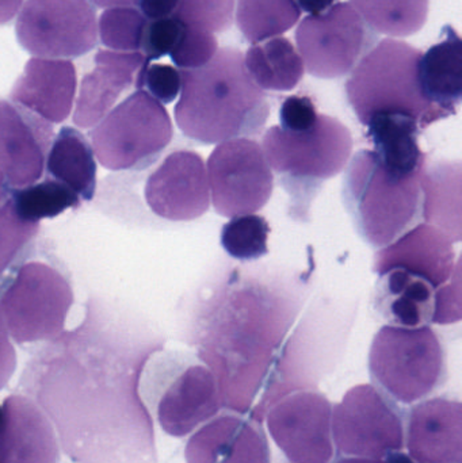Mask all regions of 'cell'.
Wrapping results in <instances>:
<instances>
[{
  "label": "cell",
  "mask_w": 462,
  "mask_h": 463,
  "mask_svg": "<svg viewBox=\"0 0 462 463\" xmlns=\"http://www.w3.org/2000/svg\"><path fill=\"white\" fill-rule=\"evenodd\" d=\"M140 367L114 354L52 356L27 367L19 393L48 416L70 461L156 463Z\"/></svg>",
  "instance_id": "6da1fadb"
},
{
  "label": "cell",
  "mask_w": 462,
  "mask_h": 463,
  "mask_svg": "<svg viewBox=\"0 0 462 463\" xmlns=\"http://www.w3.org/2000/svg\"><path fill=\"white\" fill-rule=\"evenodd\" d=\"M175 121L186 137L222 144L259 133L270 114L266 94L252 80L239 49H219L208 64L182 70Z\"/></svg>",
  "instance_id": "7a4b0ae2"
},
{
  "label": "cell",
  "mask_w": 462,
  "mask_h": 463,
  "mask_svg": "<svg viewBox=\"0 0 462 463\" xmlns=\"http://www.w3.org/2000/svg\"><path fill=\"white\" fill-rule=\"evenodd\" d=\"M423 176L396 175L369 149L353 156L342 194L358 233L369 245L387 247L420 224Z\"/></svg>",
  "instance_id": "3957f363"
},
{
  "label": "cell",
  "mask_w": 462,
  "mask_h": 463,
  "mask_svg": "<svg viewBox=\"0 0 462 463\" xmlns=\"http://www.w3.org/2000/svg\"><path fill=\"white\" fill-rule=\"evenodd\" d=\"M422 52L403 41L385 38L374 45L352 71L346 95L361 124L377 113H401L426 128L439 121L420 91Z\"/></svg>",
  "instance_id": "277c9868"
},
{
  "label": "cell",
  "mask_w": 462,
  "mask_h": 463,
  "mask_svg": "<svg viewBox=\"0 0 462 463\" xmlns=\"http://www.w3.org/2000/svg\"><path fill=\"white\" fill-rule=\"evenodd\" d=\"M374 383L395 402L412 404L433 393L447 374L444 348L429 326H385L369 354Z\"/></svg>",
  "instance_id": "5b68a950"
},
{
  "label": "cell",
  "mask_w": 462,
  "mask_h": 463,
  "mask_svg": "<svg viewBox=\"0 0 462 463\" xmlns=\"http://www.w3.org/2000/svg\"><path fill=\"white\" fill-rule=\"evenodd\" d=\"M263 152L270 168L282 176L287 192H306L339 175L353 152L350 130L334 117L319 114L316 124L304 132L271 127L263 136Z\"/></svg>",
  "instance_id": "8992f818"
},
{
  "label": "cell",
  "mask_w": 462,
  "mask_h": 463,
  "mask_svg": "<svg viewBox=\"0 0 462 463\" xmlns=\"http://www.w3.org/2000/svg\"><path fill=\"white\" fill-rule=\"evenodd\" d=\"M173 136V122L165 106L137 90L92 128L91 146L106 170H136L155 162Z\"/></svg>",
  "instance_id": "52a82bcc"
},
{
  "label": "cell",
  "mask_w": 462,
  "mask_h": 463,
  "mask_svg": "<svg viewBox=\"0 0 462 463\" xmlns=\"http://www.w3.org/2000/svg\"><path fill=\"white\" fill-rule=\"evenodd\" d=\"M72 305L71 283L42 261L24 264L0 298L8 334L18 345L61 334Z\"/></svg>",
  "instance_id": "ba28073f"
},
{
  "label": "cell",
  "mask_w": 462,
  "mask_h": 463,
  "mask_svg": "<svg viewBox=\"0 0 462 463\" xmlns=\"http://www.w3.org/2000/svg\"><path fill=\"white\" fill-rule=\"evenodd\" d=\"M15 33L19 45L34 57L76 59L97 46V13L90 0H27Z\"/></svg>",
  "instance_id": "9c48e42d"
},
{
  "label": "cell",
  "mask_w": 462,
  "mask_h": 463,
  "mask_svg": "<svg viewBox=\"0 0 462 463\" xmlns=\"http://www.w3.org/2000/svg\"><path fill=\"white\" fill-rule=\"evenodd\" d=\"M371 30L352 3L339 2L325 13L306 16L296 32L304 67L315 78L347 75L373 48Z\"/></svg>",
  "instance_id": "30bf717a"
},
{
  "label": "cell",
  "mask_w": 462,
  "mask_h": 463,
  "mask_svg": "<svg viewBox=\"0 0 462 463\" xmlns=\"http://www.w3.org/2000/svg\"><path fill=\"white\" fill-rule=\"evenodd\" d=\"M211 201L228 219L257 213L270 201L274 178L257 141L233 138L219 144L208 159Z\"/></svg>",
  "instance_id": "8fae6325"
},
{
  "label": "cell",
  "mask_w": 462,
  "mask_h": 463,
  "mask_svg": "<svg viewBox=\"0 0 462 463\" xmlns=\"http://www.w3.org/2000/svg\"><path fill=\"white\" fill-rule=\"evenodd\" d=\"M339 453L382 459L404 448L401 413L374 386L358 385L344 394L331 419Z\"/></svg>",
  "instance_id": "7c38bea8"
},
{
  "label": "cell",
  "mask_w": 462,
  "mask_h": 463,
  "mask_svg": "<svg viewBox=\"0 0 462 463\" xmlns=\"http://www.w3.org/2000/svg\"><path fill=\"white\" fill-rule=\"evenodd\" d=\"M333 408L316 392L279 400L268 415L270 437L290 463H330L334 457Z\"/></svg>",
  "instance_id": "4fadbf2b"
},
{
  "label": "cell",
  "mask_w": 462,
  "mask_h": 463,
  "mask_svg": "<svg viewBox=\"0 0 462 463\" xmlns=\"http://www.w3.org/2000/svg\"><path fill=\"white\" fill-rule=\"evenodd\" d=\"M146 205L160 219L193 222L209 211L211 190L203 157L194 151L168 155L146 184Z\"/></svg>",
  "instance_id": "5bb4252c"
},
{
  "label": "cell",
  "mask_w": 462,
  "mask_h": 463,
  "mask_svg": "<svg viewBox=\"0 0 462 463\" xmlns=\"http://www.w3.org/2000/svg\"><path fill=\"white\" fill-rule=\"evenodd\" d=\"M53 125L13 100L0 99V171L15 189L40 181Z\"/></svg>",
  "instance_id": "9a60e30c"
},
{
  "label": "cell",
  "mask_w": 462,
  "mask_h": 463,
  "mask_svg": "<svg viewBox=\"0 0 462 463\" xmlns=\"http://www.w3.org/2000/svg\"><path fill=\"white\" fill-rule=\"evenodd\" d=\"M95 67L84 75L73 111V124L80 129L97 127L127 90L136 87L141 71L149 64L141 52L100 49Z\"/></svg>",
  "instance_id": "2e32d148"
},
{
  "label": "cell",
  "mask_w": 462,
  "mask_h": 463,
  "mask_svg": "<svg viewBox=\"0 0 462 463\" xmlns=\"http://www.w3.org/2000/svg\"><path fill=\"white\" fill-rule=\"evenodd\" d=\"M222 402L213 373L201 364L176 375L155 407L160 429L173 438H184L219 413Z\"/></svg>",
  "instance_id": "e0dca14e"
},
{
  "label": "cell",
  "mask_w": 462,
  "mask_h": 463,
  "mask_svg": "<svg viewBox=\"0 0 462 463\" xmlns=\"http://www.w3.org/2000/svg\"><path fill=\"white\" fill-rule=\"evenodd\" d=\"M455 259L453 240L445 232L434 225L418 224L377 252L373 269L382 275L388 269H404L441 288L461 266V259Z\"/></svg>",
  "instance_id": "ac0fdd59"
},
{
  "label": "cell",
  "mask_w": 462,
  "mask_h": 463,
  "mask_svg": "<svg viewBox=\"0 0 462 463\" xmlns=\"http://www.w3.org/2000/svg\"><path fill=\"white\" fill-rule=\"evenodd\" d=\"M78 76L71 60L33 57L16 79L10 99L49 124H61L72 113Z\"/></svg>",
  "instance_id": "d6986e66"
},
{
  "label": "cell",
  "mask_w": 462,
  "mask_h": 463,
  "mask_svg": "<svg viewBox=\"0 0 462 463\" xmlns=\"http://www.w3.org/2000/svg\"><path fill=\"white\" fill-rule=\"evenodd\" d=\"M0 463H60L61 448L48 416L29 397H5Z\"/></svg>",
  "instance_id": "ffe728a7"
},
{
  "label": "cell",
  "mask_w": 462,
  "mask_h": 463,
  "mask_svg": "<svg viewBox=\"0 0 462 463\" xmlns=\"http://www.w3.org/2000/svg\"><path fill=\"white\" fill-rule=\"evenodd\" d=\"M407 449L418 463H461V402L434 399L414 407L407 427Z\"/></svg>",
  "instance_id": "44dd1931"
},
{
  "label": "cell",
  "mask_w": 462,
  "mask_h": 463,
  "mask_svg": "<svg viewBox=\"0 0 462 463\" xmlns=\"http://www.w3.org/2000/svg\"><path fill=\"white\" fill-rule=\"evenodd\" d=\"M187 463H269V446L255 424L225 415L201 427L184 449Z\"/></svg>",
  "instance_id": "7402d4cb"
},
{
  "label": "cell",
  "mask_w": 462,
  "mask_h": 463,
  "mask_svg": "<svg viewBox=\"0 0 462 463\" xmlns=\"http://www.w3.org/2000/svg\"><path fill=\"white\" fill-rule=\"evenodd\" d=\"M420 91L439 119L453 116L462 97V40L455 27H444L442 40L422 53Z\"/></svg>",
  "instance_id": "603a6c76"
},
{
  "label": "cell",
  "mask_w": 462,
  "mask_h": 463,
  "mask_svg": "<svg viewBox=\"0 0 462 463\" xmlns=\"http://www.w3.org/2000/svg\"><path fill=\"white\" fill-rule=\"evenodd\" d=\"M368 138L382 165L401 176L425 174L426 156L420 146V122L401 113H377L366 122Z\"/></svg>",
  "instance_id": "cb8c5ba5"
},
{
  "label": "cell",
  "mask_w": 462,
  "mask_h": 463,
  "mask_svg": "<svg viewBox=\"0 0 462 463\" xmlns=\"http://www.w3.org/2000/svg\"><path fill=\"white\" fill-rule=\"evenodd\" d=\"M379 277L377 307L391 326L418 328L433 323L439 288L404 269H388Z\"/></svg>",
  "instance_id": "d4e9b609"
},
{
  "label": "cell",
  "mask_w": 462,
  "mask_h": 463,
  "mask_svg": "<svg viewBox=\"0 0 462 463\" xmlns=\"http://www.w3.org/2000/svg\"><path fill=\"white\" fill-rule=\"evenodd\" d=\"M45 168L54 181L61 182L83 201H91L97 190L94 151L75 128L64 127L52 141Z\"/></svg>",
  "instance_id": "484cf974"
},
{
  "label": "cell",
  "mask_w": 462,
  "mask_h": 463,
  "mask_svg": "<svg viewBox=\"0 0 462 463\" xmlns=\"http://www.w3.org/2000/svg\"><path fill=\"white\" fill-rule=\"evenodd\" d=\"M247 72L258 87L268 91H290L303 80L300 53L285 37H274L255 43L244 56Z\"/></svg>",
  "instance_id": "4316f807"
},
{
  "label": "cell",
  "mask_w": 462,
  "mask_h": 463,
  "mask_svg": "<svg viewBox=\"0 0 462 463\" xmlns=\"http://www.w3.org/2000/svg\"><path fill=\"white\" fill-rule=\"evenodd\" d=\"M352 5L374 32L410 37L425 26L430 0H352Z\"/></svg>",
  "instance_id": "83f0119b"
},
{
  "label": "cell",
  "mask_w": 462,
  "mask_h": 463,
  "mask_svg": "<svg viewBox=\"0 0 462 463\" xmlns=\"http://www.w3.org/2000/svg\"><path fill=\"white\" fill-rule=\"evenodd\" d=\"M300 16L296 0H238L236 5V24L254 45L292 29Z\"/></svg>",
  "instance_id": "f1b7e54d"
},
{
  "label": "cell",
  "mask_w": 462,
  "mask_h": 463,
  "mask_svg": "<svg viewBox=\"0 0 462 463\" xmlns=\"http://www.w3.org/2000/svg\"><path fill=\"white\" fill-rule=\"evenodd\" d=\"M457 167L437 168L433 174L423 176V217L436 224L452 240L461 239L460 211L461 178L460 173L453 176Z\"/></svg>",
  "instance_id": "f546056e"
},
{
  "label": "cell",
  "mask_w": 462,
  "mask_h": 463,
  "mask_svg": "<svg viewBox=\"0 0 462 463\" xmlns=\"http://www.w3.org/2000/svg\"><path fill=\"white\" fill-rule=\"evenodd\" d=\"M10 200L22 220L35 224H40L42 220L54 219L70 209L80 206V197L70 187L54 179H46L21 189H14Z\"/></svg>",
  "instance_id": "4dcf8cb0"
},
{
  "label": "cell",
  "mask_w": 462,
  "mask_h": 463,
  "mask_svg": "<svg viewBox=\"0 0 462 463\" xmlns=\"http://www.w3.org/2000/svg\"><path fill=\"white\" fill-rule=\"evenodd\" d=\"M270 227L265 217L244 214L233 217L222 228V248L239 260H257L269 252Z\"/></svg>",
  "instance_id": "1f68e13d"
},
{
  "label": "cell",
  "mask_w": 462,
  "mask_h": 463,
  "mask_svg": "<svg viewBox=\"0 0 462 463\" xmlns=\"http://www.w3.org/2000/svg\"><path fill=\"white\" fill-rule=\"evenodd\" d=\"M146 24L137 7L106 8L98 21V34L110 51L140 52Z\"/></svg>",
  "instance_id": "d6a6232c"
},
{
  "label": "cell",
  "mask_w": 462,
  "mask_h": 463,
  "mask_svg": "<svg viewBox=\"0 0 462 463\" xmlns=\"http://www.w3.org/2000/svg\"><path fill=\"white\" fill-rule=\"evenodd\" d=\"M174 15L184 26L214 34L232 26L235 0H179Z\"/></svg>",
  "instance_id": "836d02e7"
},
{
  "label": "cell",
  "mask_w": 462,
  "mask_h": 463,
  "mask_svg": "<svg viewBox=\"0 0 462 463\" xmlns=\"http://www.w3.org/2000/svg\"><path fill=\"white\" fill-rule=\"evenodd\" d=\"M40 224L27 222L16 214L11 200L0 203V277L37 236Z\"/></svg>",
  "instance_id": "e575fe53"
},
{
  "label": "cell",
  "mask_w": 462,
  "mask_h": 463,
  "mask_svg": "<svg viewBox=\"0 0 462 463\" xmlns=\"http://www.w3.org/2000/svg\"><path fill=\"white\" fill-rule=\"evenodd\" d=\"M217 51L219 43L214 34L184 26V33L170 56L174 64L181 70H195L208 64Z\"/></svg>",
  "instance_id": "d590c367"
},
{
  "label": "cell",
  "mask_w": 462,
  "mask_h": 463,
  "mask_svg": "<svg viewBox=\"0 0 462 463\" xmlns=\"http://www.w3.org/2000/svg\"><path fill=\"white\" fill-rule=\"evenodd\" d=\"M136 89L144 90L157 102L168 105L181 94V71L173 65L149 62L138 75Z\"/></svg>",
  "instance_id": "8d00e7d4"
},
{
  "label": "cell",
  "mask_w": 462,
  "mask_h": 463,
  "mask_svg": "<svg viewBox=\"0 0 462 463\" xmlns=\"http://www.w3.org/2000/svg\"><path fill=\"white\" fill-rule=\"evenodd\" d=\"M184 24L175 15L148 21L144 30L141 53L149 62L167 56L175 48L184 33Z\"/></svg>",
  "instance_id": "74e56055"
},
{
  "label": "cell",
  "mask_w": 462,
  "mask_h": 463,
  "mask_svg": "<svg viewBox=\"0 0 462 463\" xmlns=\"http://www.w3.org/2000/svg\"><path fill=\"white\" fill-rule=\"evenodd\" d=\"M319 118L314 100L304 95H292L282 103L279 110L281 128L289 132L311 129Z\"/></svg>",
  "instance_id": "f35d334b"
},
{
  "label": "cell",
  "mask_w": 462,
  "mask_h": 463,
  "mask_svg": "<svg viewBox=\"0 0 462 463\" xmlns=\"http://www.w3.org/2000/svg\"><path fill=\"white\" fill-rule=\"evenodd\" d=\"M16 366H18L16 351L11 343L10 334H8L5 317L0 310V391L8 385L15 373Z\"/></svg>",
  "instance_id": "ab89813d"
},
{
  "label": "cell",
  "mask_w": 462,
  "mask_h": 463,
  "mask_svg": "<svg viewBox=\"0 0 462 463\" xmlns=\"http://www.w3.org/2000/svg\"><path fill=\"white\" fill-rule=\"evenodd\" d=\"M179 0H140L138 10L148 21L167 18L175 13Z\"/></svg>",
  "instance_id": "60d3db41"
},
{
  "label": "cell",
  "mask_w": 462,
  "mask_h": 463,
  "mask_svg": "<svg viewBox=\"0 0 462 463\" xmlns=\"http://www.w3.org/2000/svg\"><path fill=\"white\" fill-rule=\"evenodd\" d=\"M24 5V0H0V26L8 24Z\"/></svg>",
  "instance_id": "b9f144b4"
},
{
  "label": "cell",
  "mask_w": 462,
  "mask_h": 463,
  "mask_svg": "<svg viewBox=\"0 0 462 463\" xmlns=\"http://www.w3.org/2000/svg\"><path fill=\"white\" fill-rule=\"evenodd\" d=\"M301 11H306L309 15H317V14L325 13L335 0H296Z\"/></svg>",
  "instance_id": "7bdbcfd3"
},
{
  "label": "cell",
  "mask_w": 462,
  "mask_h": 463,
  "mask_svg": "<svg viewBox=\"0 0 462 463\" xmlns=\"http://www.w3.org/2000/svg\"><path fill=\"white\" fill-rule=\"evenodd\" d=\"M95 7H137L140 0H90Z\"/></svg>",
  "instance_id": "ee69618b"
},
{
  "label": "cell",
  "mask_w": 462,
  "mask_h": 463,
  "mask_svg": "<svg viewBox=\"0 0 462 463\" xmlns=\"http://www.w3.org/2000/svg\"><path fill=\"white\" fill-rule=\"evenodd\" d=\"M385 457H387V459L382 463H415L406 454L398 453V451H393V453H390Z\"/></svg>",
  "instance_id": "f6af8a7d"
},
{
  "label": "cell",
  "mask_w": 462,
  "mask_h": 463,
  "mask_svg": "<svg viewBox=\"0 0 462 463\" xmlns=\"http://www.w3.org/2000/svg\"><path fill=\"white\" fill-rule=\"evenodd\" d=\"M336 463H382V459L363 458V457H350L339 459Z\"/></svg>",
  "instance_id": "bcb514c9"
},
{
  "label": "cell",
  "mask_w": 462,
  "mask_h": 463,
  "mask_svg": "<svg viewBox=\"0 0 462 463\" xmlns=\"http://www.w3.org/2000/svg\"><path fill=\"white\" fill-rule=\"evenodd\" d=\"M5 175L0 171V203H5V195H7V184H5Z\"/></svg>",
  "instance_id": "7dc6e473"
},
{
  "label": "cell",
  "mask_w": 462,
  "mask_h": 463,
  "mask_svg": "<svg viewBox=\"0 0 462 463\" xmlns=\"http://www.w3.org/2000/svg\"><path fill=\"white\" fill-rule=\"evenodd\" d=\"M5 412H3V407L0 405V450H2L3 434H5Z\"/></svg>",
  "instance_id": "c3c4849f"
}]
</instances>
